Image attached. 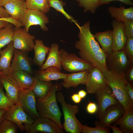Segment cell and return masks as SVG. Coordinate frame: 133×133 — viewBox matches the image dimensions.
Segmentation results:
<instances>
[{"label": "cell", "mask_w": 133, "mask_h": 133, "mask_svg": "<svg viewBox=\"0 0 133 133\" xmlns=\"http://www.w3.org/2000/svg\"><path fill=\"white\" fill-rule=\"evenodd\" d=\"M57 100L60 104L62 107L64 117L63 126L66 133H81L83 125L76 118V115L79 111V106L66 103L62 92L58 91L56 94Z\"/></svg>", "instance_id": "cell-4"}, {"label": "cell", "mask_w": 133, "mask_h": 133, "mask_svg": "<svg viewBox=\"0 0 133 133\" xmlns=\"http://www.w3.org/2000/svg\"><path fill=\"white\" fill-rule=\"evenodd\" d=\"M87 94V93L83 90H81L78 92V94L80 97L83 99L85 97Z\"/></svg>", "instance_id": "cell-47"}, {"label": "cell", "mask_w": 133, "mask_h": 133, "mask_svg": "<svg viewBox=\"0 0 133 133\" xmlns=\"http://www.w3.org/2000/svg\"><path fill=\"white\" fill-rule=\"evenodd\" d=\"M17 128L14 122L4 118L0 123V133H16Z\"/></svg>", "instance_id": "cell-33"}, {"label": "cell", "mask_w": 133, "mask_h": 133, "mask_svg": "<svg viewBox=\"0 0 133 133\" xmlns=\"http://www.w3.org/2000/svg\"><path fill=\"white\" fill-rule=\"evenodd\" d=\"M106 64L108 70L124 73L132 64L123 49L106 54Z\"/></svg>", "instance_id": "cell-6"}, {"label": "cell", "mask_w": 133, "mask_h": 133, "mask_svg": "<svg viewBox=\"0 0 133 133\" xmlns=\"http://www.w3.org/2000/svg\"><path fill=\"white\" fill-rule=\"evenodd\" d=\"M8 22L6 21L0 20V29L4 27Z\"/></svg>", "instance_id": "cell-48"}, {"label": "cell", "mask_w": 133, "mask_h": 133, "mask_svg": "<svg viewBox=\"0 0 133 133\" xmlns=\"http://www.w3.org/2000/svg\"><path fill=\"white\" fill-rule=\"evenodd\" d=\"M59 52L62 66L66 71L71 73L90 70L94 67L90 63L75 54L68 53L63 49H60Z\"/></svg>", "instance_id": "cell-5"}, {"label": "cell", "mask_w": 133, "mask_h": 133, "mask_svg": "<svg viewBox=\"0 0 133 133\" xmlns=\"http://www.w3.org/2000/svg\"><path fill=\"white\" fill-rule=\"evenodd\" d=\"M6 110L3 109H0V123L4 119V116Z\"/></svg>", "instance_id": "cell-46"}, {"label": "cell", "mask_w": 133, "mask_h": 133, "mask_svg": "<svg viewBox=\"0 0 133 133\" xmlns=\"http://www.w3.org/2000/svg\"><path fill=\"white\" fill-rule=\"evenodd\" d=\"M62 86L61 83L53 84L48 94L41 99L36 98L37 110L40 117L51 120L56 122L62 129L61 121V114L57 102L56 94L60 91Z\"/></svg>", "instance_id": "cell-2"}, {"label": "cell", "mask_w": 133, "mask_h": 133, "mask_svg": "<svg viewBox=\"0 0 133 133\" xmlns=\"http://www.w3.org/2000/svg\"><path fill=\"white\" fill-rule=\"evenodd\" d=\"M127 81L132 85L133 84V64H131L124 73Z\"/></svg>", "instance_id": "cell-38"}, {"label": "cell", "mask_w": 133, "mask_h": 133, "mask_svg": "<svg viewBox=\"0 0 133 133\" xmlns=\"http://www.w3.org/2000/svg\"><path fill=\"white\" fill-rule=\"evenodd\" d=\"M4 117L15 123L21 131H24V124L31 125L34 121L25 112L18 102L6 110Z\"/></svg>", "instance_id": "cell-11"}, {"label": "cell", "mask_w": 133, "mask_h": 133, "mask_svg": "<svg viewBox=\"0 0 133 133\" xmlns=\"http://www.w3.org/2000/svg\"><path fill=\"white\" fill-rule=\"evenodd\" d=\"M114 1H118L122 3L127 5L133 6V2L132 0H99V6L104 4H109Z\"/></svg>", "instance_id": "cell-39"}, {"label": "cell", "mask_w": 133, "mask_h": 133, "mask_svg": "<svg viewBox=\"0 0 133 133\" xmlns=\"http://www.w3.org/2000/svg\"><path fill=\"white\" fill-rule=\"evenodd\" d=\"M72 100L75 103H79L81 101L82 98L78 94H75L71 96Z\"/></svg>", "instance_id": "cell-44"}, {"label": "cell", "mask_w": 133, "mask_h": 133, "mask_svg": "<svg viewBox=\"0 0 133 133\" xmlns=\"http://www.w3.org/2000/svg\"><path fill=\"white\" fill-rule=\"evenodd\" d=\"M27 9L39 10L46 14L50 10L48 0H25Z\"/></svg>", "instance_id": "cell-30"}, {"label": "cell", "mask_w": 133, "mask_h": 133, "mask_svg": "<svg viewBox=\"0 0 133 133\" xmlns=\"http://www.w3.org/2000/svg\"><path fill=\"white\" fill-rule=\"evenodd\" d=\"M85 85L87 92L91 94H94L107 85L103 73L95 66L89 70Z\"/></svg>", "instance_id": "cell-13"}, {"label": "cell", "mask_w": 133, "mask_h": 133, "mask_svg": "<svg viewBox=\"0 0 133 133\" xmlns=\"http://www.w3.org/2000/svg\"><path fill=\"white\" fill-rule=\"evenodd\" d=\"M97 106L95 103L90 102L87 105L86 110L89 114H93L96 113L97 110Z\"/></svg>", "instance_id": "cell-41"}, {"label": "cell", "mask_w": 133, "mask_h": 133, "mask_svg": "<svg viewBox=\"0 0 133 133\" xmlns=\"http://www.w3.org/2000/svg\"><path fill=\"white\" fill-rule=\"evenodd\" d=\"M3 7L10 17L22 22L27 9L25 0H11Z\"/></svg>", "instance_id": "cell-17"}, {"label": "cell", "mask_w": 133, "mask_h": 133, "mask_svg": "<svg viewBox=\"0 0 133 133\" xmlns=\"http://www.w3.org/2000/svg\"><path fill=\"white\" fill-rule=\"evenodd\" d=\"M125 33L128 38L133 37V19H128L124 23Z\"/></svg>", "instance_id": "cell-37"}, {"label": "cell", "mask_w": 133, "mask_h": 133, "mask_svg": "<svg viewBox=\"0 0 133 133\" xmlns=\"http://www.w3.org/2000/svg\"><path fill=\"white\" fill-rule=\"evenodd\" d=\"M94 94L98 104L97 110L95 113V116L97 118L99 119L107 107L119 102L114 96L111 89L108 85Z\"/></svg>", "instance_id": "cell-9"}, {"label": "cell", "mask_w": 133, "mask_h": 133, "mask_svg": "<svg viewBox=\"0 0 133 133\" xmlns=\"http://www.w3.org/2000/svg\"><path fill=\"white\" fill-rule=\"evenodd\" d=\"M126 90L131 99L133 101V86L128 81L126 85Z\"/></svg>", "instance_id": "cell-42"}, {"label": "cell", "mask_w": 133, "mask_h": 133, "mask_svg": "<svg viewBox=\"0 0 133 133\" xmlns=\"http://www.w3.org/2000/svg\"><path fill=\"white\" fill-rule=\"evenodd\" d=\"M10 16L3 6H0V17L8 18Z\"/></svg>", "instance_id": "cell-43"}, {"label": "cell", "mask_w": 133, "mask_h": 133, "mask_svg": "<svg viewBox=\"0 0 133 133\" xmlns=\"http://www.w3.org/2000/svg\"><path fill=\"white\" fill-rule=\"evenodd\" d=\"M9 74H11L21 89H30L33 83L34 77L26 71H19Z\"/></svg>", "instance_id": "cell-26"}, {"label": "cell", "mask_w": 133, "mask_h": 133, "mask_svg": "<svg viewBox=\"0 0 133 133\" xmlns=\"http://www.w3.org/2000/svg\"><path fill=\"white\" fill-rule=\"evenodd\" d=\"M111 24L113 28V51L123 49L127 38L124 30L123 23L114 19L112 20Z\"/></svg>", "instance_id": "cell-18"}, {"label": "cell", "mask_w": 133, "mask_h": 133, "mask_svg": "<svg viewBox=\"0 0 133 133\" xmlns=\"http://www.w3.org/2000/svg\"><path fill=\"white\" fill-rule=\"evenodd\" d=\"M14 29L13 25L8 22L0 29V50L12 41Z\"/></svg>", "instance_id": "cell-29"}, {"label": "cell", "mask_w": 133, "mask_h": 133, "mask_svg": "<svg viewBox=\"0 0 133 133\" xmlns=\"http://www.w3.org/2000/svg\"><path fill=\"white\" fill-rule=\"evenodd\" d=\"M1 50H0V53H1Z\"/></svg>", "instance_id": "cell-51"}, {"label": "cell", "mask_w": 133, "mask_h": 133, "mask_svg": "<svg viewBox=\"0 0 133 133\" xmlns=\"http://www.w3.org/2000/svg\"><path fill=\"white\" fill-rule=\"evenodd\" d=\"M109 127L112 129L113 133H122L119 128L116 126L110 125Z\"/></svg>", "instance_id": "cell-45"}, {"label": "cell", "mask_w": 133, "mask_h": 133, "mask_svg": "<svg viewBox=\"0 0 133 133\" xmlns=\"http://www.w3.org/2000/svg\"><path fill=\"white\" fill-rule=\"evenodd\" d=\"M35 37L27 32L24 28L14 27L12 42L14 49L28 52L33 50Z\"/></svg>", "instance_id": "cell-8"}, {"label": "cell", "mask_w": 133, "mask_h": 133, "mask_svg": "<svg viewBox=\"0 0 133 133\" xmlns=\"http://www.w3.org/2000/svg\"><path fill=\"white\" fill-rule=\"evenodd\" d=\"M113 125L119 126L118 128L122 133H133V109L126 110L123 115Z\"/></svg>", "instance_id": "cell-25"}, {"label": "cell", "mask_w": 133, "mask_h": 133, "mask_svg": "<svg viewBox=\"0 0 133 133\" xmlns=\"http://www.w3.org/2000/svg\"><path fill=\"white\" fill-rule=\"evenodd\" d=\"M108 11L111 17L117 21L124 23L128 19H133V8H125L123 6L119 7L111 6Z\"/></svg>", "instance_id": "cell-22"}, {"label": "cell", "mask_w": 133, "mask_h": 133, "mask_svg": "<svg viewBox=\"0 0 133 133\" xmlns=\"http://www.w3.org/2000/svg\"><path fill=\"white\" fill-rule=\"evenodd\" d=\"M3 74L2 71L0 70V75Z\"/></svg>", "instance_id": "cell-50"}, {"label": "cell", "mask_w": 133, "mask_h": 133, "mask_svg": "<svg viewBox=\"0 0 133 133\" xmlns=\"http://www.w3.org/2000/svg\"><path fill=\"white\" fill-rule=\"evenodd\" d=\"M47 60L40 67V70H43L50 66H55L61 70L62 69L59 46L57 43L52 44L50 47Z\"/></svg>", "instance_id": "cell-21"}, {"label": "cell", "mask_w": 133, "mask_h": 133, "mask_svg": "<svg viewBox=\"0 0 133 133\" xmlns=\"http://www.w3.org/2000/svg\"><path fill=\"white\" fill-rule=\"evenodd\" d=\"M53 84L51 82L44 81L34 77L33 83L30 89L36 98L41 99L48 94Z\"/></svg>", "instance_id": "cell-28"}, {"label": "cell", "mask_w": 133, "mask_h": 133, "mask_svg": "<svg viewBox=\"0 0 133 133\" xmlns=\"http://www.w3.org/2000/svg\"><path fill=\"white\" fill-rule=\"evenodd\" d=\"M89 70H85L68 74L63 79L61 83L62 86L66 89L71 87H76L80 84H85Z\"/></svg>", "instance_id": "cell-19"}, {"label": "cell", "mask_w": 133, "mask_h": 133, "mask_svg": "<svg viewBox=\"0 0 133 133\" xmlns=\"http://www.w3.org/2000/svg\"><path fill=\"white\" fill-rule=\"evenodd\" d=\"M61 70L55 66H50L44 70L37 71L35 73V77L47 82L65 78L68 74L62 73Z\"/></svg>", "instance_id": "cell-20"}, {"label": "cell", "mask_w": 133, "mask_h": 133, "mask_svg": "<svg viewBox=\"0 0 133 133\" xmlns=\"http://www.w3.org/2000/svg\"><path fill=\"white\" fill-rule=\"evenodd\" d=\"M123 49L131 62L133 64V37L127 38Z\"/></svg>", "instance_id": "cell-36"}, {"label": "cell", "mask_w": 133, "mask_h": 133, "mask_svg": "<svg viewBox=\"0 0 133 133\" xmlns=\"http://www.w3.org/2000/svg\"><path fill=\"white\" fill-rule=\"evenodd\" d=\"M95 127H91L86 125H83L81 133H110L109 128H105L100 125L97 120L95 121Z\"/></svg>", "instance_id": "cell-34"}, {"label": "cell", "mask_w": 133, "mask_h": 133, "mask_svg": "<svg viewBox=\"0 0 133 133\" xmlns=\"http://www.w3.org/2000/svg\"><path fill=\"white\" fill-rule=\"evenodd\" d=\"M24 131L27 133L38 132L63 133L64 131L55 122L49 119L40 117L31 124H24Z\"/></svg>", "instance_id": "cell-7"}, {"label": "cell", "mask_w": 133, "mask_h": 133, "mask_svg": "<svg viewBox=\"0 0 133 133\" xmlns=\"http://www.w3.org/2000/svg\"><path fill=\"white\" fill-rule=\"evenodd\" d=\"M27 53L14 49L13 59L8 74L16 71H24L33 75L30 60Z\"/></svg>", "instance_id": "cell-15"}, {"label": "cell", "mask_w": 133, "mask_h": 133, "mask_svg": "<svg viewBox=\"0 0 133 133\" xmlns=\"http://www.w3.org/2000/svg\"><path fill=\"white\" fill-rule=\"evenodd\" d=\"M49 5L50 7L54 8L56 10L63 14L68 20L73 22L78 27L80 26L76 21L73 17L68 14L64 10L63 6L64 3L59 0H48Z\"/></svg>", "instance_id": "cell-31"}, {"label": "cell", "mask_w": 133, "mask_h": 133, "mask_svg": "<svg viewBox=\"0 0 133 133\" xmlns=\"http://www.w3.org/2000/svg\"><path fill=\"white\" fill-rule=\"evenodd\" d=\"M0 83L6 91L5 95L15 104L18 102L19 93L21 90L10 74L0 75Z\"/></svg>", "instance_id": "cell-16"}, {"label": "cell", "mask_w": 133, "mask_h": 133, "mask_svg": "<svg viewBox=\"0 0 133 133\" xmlns=\"http://www.w3.org/2000/svg\"><path fill=\"white\" fill-rule=\"evenodd\" d=\"M125 111L119 102L111 105L106 108L102 117L97 122L100 126L109 128V126L121 117Z\"/></svg>", "instance_id": "cell-14"}, {"label": "cell", "mask_w": 133, "mask_h": 133, "mask_svg": "<svg viewBox=\"0 0 133 133\" xmlns=\"http://www.w3.org/2000/svg\"><path fill=\"white\" fill-rule=\"evenodd\" d=\"M90 23L88 21L78 27L79 40L74 44L79 50L80 57L100 69L103 73L108 70L106 64V55L96 41L90 29Z\"/></svg>", "instance_id": "cell-1"}, {"label": "cell", "mask_w": 133, "mask_h": 133, "mask_svg": "<svg viewBox=\"0 0 133 133\" xmlns=\"http://www.w3.org/2000/svg\"><path fill=\"white\" fill-rule=\"evenodd\" d=\"M14 49L12 41L1 51L0 55V70L4 74H8L13 58Z\"/></svg>", "instance_id": "cell-23"}, {"label": "cell", "mask_w": 133, "mask_h": 133, "mask_svg": "<svg viewBox=\"0 0 133 133\" xmlns=\"http://www.w3.org/2000/svg\"><path fill=\"white\" fill-rule=\"evenodd\" d=\"M78 3V5L83 8V12L89 11L94 14L98 7L99 0H76Z\"/></svg>", "instance_id": "cell-32"}, {"label": "cell", "mask_w": 133, "mask_h": 133, "mask_svg": "<svg viewBox=\"0 0 133 133\" xmlns=\"http://www.w3.org/2000/svg\"><path fill=\"white\" fill-rule=\"evenodd\" d=\"M107 84L113 93L125 110L133 108V101L131 99L126 90L127 82L123 73H119L108 70L103 73Z\"/></svg>", "instance_id": "cell-3"}, {"label": "cell", "mask_w": 133, "mask_h": 133, "mask_svg": "<svg viewBox=\"0 0 133 133\" xmlns=\"http://www.w3.org/2000/svg\"><path fill=\"white\" fill-rule=\"evenodd\" d=\"M34 42L33 61L35 65L41 67L46 60V55L49 52L50 48L44 45L42 40L36 39Z\"/></svg>", "instance_id": "cell-27"}, {"label": "cell", "mask_w": 133, "mask_h": 133, "mask_svg": "<svg viewBox=\"0 0 133 133\" xmlns=\"http://www.w3.org/2000/svg\"><path fill=\"white\" fill-rule=\"evenodd\" d=\"M15 104L7 97L3 90V87L0 83V109L7 110Z\"/></svg>", "instance_id": "cell-35"}, {"label": "cell", "mask_w": 133, "mask_h": 133, "mask_svg": "<svg viewBox=\"0 0 133 133\" xmlns=\"http://www.w3.org/2000/svg\"><path fill=\"white\" fill-rule=\"evenodd\" d=\"M18 102L27 114L33 119L35 120L40 117L36 109V98L31 89L20 91Z\"/></svg>", "instance_id": "cell-12"}, {"label": "cell", "mask_w": 133, "mask_h": 133, "mask_svg": "<svg viewBox=\"0 0 133 133\" xmlns=\"http://www.w3.org/2000/svg\"><path fill=\"white\" fill-rule=\"evenodd\" d=\"M11 0H0V6H3Z\"/></svg>", "instance_id": "cell-49"}, {"label": "cell", "mask_w": 133, "mask_h": 133, "mask_svg": "<svg viewBox=\"0 0 133 133\" xmlns=\"http://www.w3.org/2000/svg\"><path fill=\"white\" fill-rule=\"evenodd\" d=\"M94 35L95 39L101 45V48L106 54L111 53L113 51V38L112 30L96 33Z\"/></svg>", "instance_id": "cell-24"}, {"label": "cell", "mask_w": 133, "mask_h": 133, "mask_svg": "<svg viewBox=\"0 0 133 133\" xmlns=\"http://www.w3.org/2000/svg\"><path fill=\"white\" fill-rule=\"evenodd\" d=\"M0 20L7 21L11 23L16 28H19L23 26L21 22L18 21L11 17L8 18L0 17Z\"/></svg>", "instance_id": "cell-40"}, {"label": "cell", "mask_w": 133, "mask_h": 133, "mask_svg": "<svg viewBox=\"0 0 133 133\" xmlns=\"http://www.w3.org/2000/svg\"><path fill=\"white\" fill-rule=\"evenodd\" d=\"M45 14L38 10L27 9L21 22L26 31L28 32L30 27L34 25H39L43 31H48L46 24L49 21Z\"/></svg>", "instance_id": "cell-10"}]
</instances>
